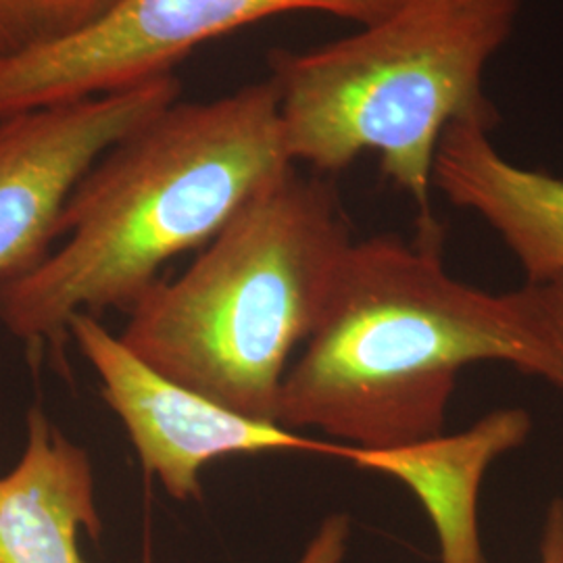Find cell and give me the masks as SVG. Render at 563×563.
<instances>
[{
    "instance_id": "cell-13",
    "label": "cell",
    "mask_w": 563,
    "mask_h": 563,
    "mask_svg": "<svg viewBox=\"0 0 563 563\" xmlns=\"http://www.w3.org/2000/svg\"><path fill=\"white\" fill-rule=\"evenodd\" d=\"M351 541V520L344 514L328 516L297 563H342Z\"/></svg>"
},
{
    "instance_id": "cell-3",
    "label": "cell",
    "mask_w": 563,
    "mask_h": 563,
    "mask_svg": "<svg viewBox=\"0 0 563 563\" xmlns=\"http://www.w3.org/2000/svg\"><path fill=\"white\" fill-rule=\"evenodd\" d=\"M351 242L336 188L290 167L184 274L155 282L118 336L172 380L276 422L292 353L316 328Z\"/></svg>"
},
{
    "instance_id": "cell-1",
    "label": "cell",
    "mask_w": 563,
    "mask_h": 563,
    "mask_svg": "<svg viewBox=\"0 0 563 563\" xmlns=\"http://www.w3.org/2000/svg\"><path fill=\"white\" fill-rule=\"evenodd\" d=\"M495 362L563 388L562 365L518 290L453 278L443 228L376 234L342 255L316 328L282 380L274 420L365 451L443 434L467 365Z\"/></svg>"
},
{
    "instance_id": "cell-4",
    "label": "cell",
    "mask_w": 563,
    "mask_h": 563,
    "mask_svg": "<svg viewBox=\"0 0 563 563\" xmlns=\"http://www.w3.org/2000/svg\"><path fill=\"white\" fill-rule=\"evenodd\" d=\"M522 0H402L362 30L274 57L282 134L292 165L336 174L374 153L383 174L432 222L434 157L453 123L493 130L484 74Z\"/></svg>"
},
{
    "instance_id": "cell-11",
    "label": "cell",
    "mask_w": 563,
    "mask_h": 563,
    "mask_svg": "<svg viewBox=\"0 0 563 563\" xmlns=\"http://www.w3.org/2000/svg\"><path fill=\"white\" fill-rule=\"evenodd\" d=\"M115 0H0V60L63 41L99 20Z\"/></svg>"
},
{
    "instance_id": "cell-9",
    "label": "cell",
    "mask_w": 563,
    "mask_h": 563,
    "mask_svg": "<svg viewBox=\"0 0 563 563\" xmlns=\"http://www.w3.org/2000/svg\"><path fill=\"white\" fill-rule=\"evenodd\" d=\"M532 432L526 409H497L457 434L395 449H344V462L395 478L420 501L434 526L441 563H484L478 497L488 467Z\"/></svg>"
},
{
    "instance_id": "cell-5",
    "label": "cell",
    "mask_w": 563,
    "mask_h": 563,
    "mask_svg": "<svg viewBox=\"0 0 563 563\" xmlns=\"http://www.w3.org/2000/svg\"><path fill=\"white\" fill-rule=\"evenodd\" d=\"M402 0H115L99 20L0 60V120L176 74L207 42L297 11L372 23Z\"/></svg>"
},
{
    "instance_id": "cell-8",
    "label": "cell",
    "mask_w": 563,
    "mask_h": 563,
    "mask_svg": "<svg viewBox=\"0 0 563 563\" xmlns=\"http://www.w3.org/2000/svg\"><path fill=\"white\" fill-rule=\"evenodd\" d=\"M432 186L483 218L528 282L563 278V180L505 159L483 123H453L437 148Z\"/></svg>"
},
{
    "instance_id": "cell-14",
    "label": "cell",
    "mask_w": 563,
    "mask_h": 563,
    "mask_svg": "<svg viewBox=\"0 0 563 563\" xmlns=\"http://www.w3.org/2000/svg\"><path fill=\"white\" fill-rule=\"evenodd\" d=\"M541 563H563V499L549 505L541 537Z\"/></svg>"
},
{
    "instance_id": "cell-10",
    "label": "cell",
    "mask_w": 563,
    "mask_h": 563,
    "mask_svg": "<svg viewBox=\"0 0 563 563\" xmlns=\"http://www.w3.org/2000/svg\"><path fill=\"white\" fill-rule=\"evenodd\" d=\"M81 532L101 534L90 455L34 407L20 462L0 478V563H86Z\"/></svg>"
},
{
    "instance_id": "cell-7",
    "label": "cell",
    "mask_w": 563,
    "mask_h": 563,
    "mask_svg": "<svg viewBox=\"0 0 563 563\" xmlns=\"http://www.w3.org/2000/svg\"><path fill=\"white\" fill-rule=\"evenodd\" d=\"M180 99L176 74L0 120V282L15 280L59 241L63 209L102 155Z\"/></svg>"
},
{
    "instance_id": "cell-12",
    "label": "cell",
    "mask_w": 563,
    "mask_h": 563,
    "mask_svg": "<svg viewBox=\"0 0 563 563\" xmlns=\"http://www.w3.org/2000/svg\"><path fill=\"white\" fill-rule=\"evenodd\" d=\"M518 295L539 325L549 349L558 357L563 372V278L526 282Z\"/></svg>"
},
{
    "instance_id": "cell-2",
    "label": "cell",
    "mask_w": 563,
    "mask_h": 563,
    "mask_svg": "<svg viewBox=\"0 0 563 563\" xmlns=\"http://www.w3.org/2000/svg\"><path fill=\"white\" fill-rule=\"evenodd\" d=\"M290 162L274 81L174 101L115 142L63 209L59 241L0 282V323L32 349L59 346L76 313L130 311L165 263L213 241Z\"/></svg>"
},
{
    "instance_id": "cell-6",
    "label": "cell",
    "mask_w": 563,
    "mask_h": 563,
    "mask_svg": "<svg viewBox=\"0 0 563 563\" xmlns=\"http://www.w3.org/2000/svg\"><path fill=\"white\" fill-rule=\"evenodd\" d=\"M67 336L99 376L102 399L123 423L144 472L178 501L199 497L202 470L225 457L263 453L344 457L346 444L309 439L280 423L249 418L172 380L142 362L97 316L76 313Z\"/></svg>"
}]
</instances>
